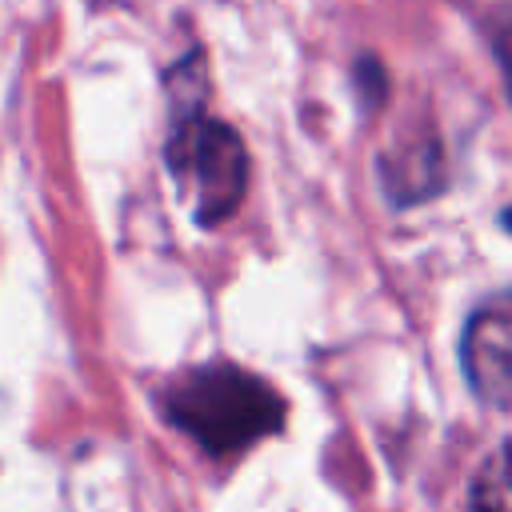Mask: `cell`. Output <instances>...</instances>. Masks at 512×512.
Segmentation results:
<instances>
[{
    "mask_svg": "<svg viewBox=\"0 0 512 512\" xmlns=\"http://www.w3.org/2000/svg\"><path fill=\"white\" fill-rule=\"evenodd\" d=\"M160 408L184 436H192L212 456L244 452L248 444L284 428L280 392L236 364L188 368L164 388Z\"/></svg>",
    "mask_w": 512,
    "mask_h": 512,
    "instance_id": "cell-1",
    "label": "cell"
},
{
    "mask_svg": "<svg viewBox=\"0 0 512 512\" xmlns=\"http://www.w3.org/2000/svg\"><path fill=\"white\" fill-rule=\"evenodd\" d=\"M464 512H512V440H504L480 464Z\"/></svg>",
    "mask_w": 512,
    "mask_h": 512,
    "instance_id": "cell-4",
    "label": "cell"
},
{
    "mask_svg": "<svg viewBox=\"0 0 512 512\" xmlns=\"http://www.w3.org/2000/svg\"><path fill=\"white\" fill-rule=\"evenodd\" d=\"M496 56H500V68H504V84L512 92V16L504 20V28L496 36Z\"/></svg>",
    "mask_w": 512,
    "mask_h": 512,
    "instance_id": "cell-5",
    "label": "cell"
},
{
    "mask_svg": "<svg viewBox=\"0 0 512 512\" xmlns=\"http://www.w3.org/2000/svg\"><path fill=\"white\" fill-rule=\"evenodd\" d=\"M168 168L192 192L200 224L228 220L244 200V188H248L244 140L228 124L204 112H192L188 120L176 124L168 140Z\"/></svg>",
    "mask_w": 512,
    "mask_h": 512,
    "instance_id": "cell-2",
    "label": "cell"
},
{
    "mask_svg": "<svg viewBox=\"0 0 512 512\" xmlns=\"http://www.w3.org/2000/svg\"><path fill=\"white\" fill-rule=\"evenodd\" d=\"M504 224H508V228H512V208H508V212H504Z\"/></svg>",
    "mask_w": 512,
    "mask_h": 512,
    "instance_id": "cell-6",
    "label": "cell"
},
{
    "mask_svg": "<svg viewBox=\"0 0 512 512\" xmlns=\"http://www.w3.org/2000/svg\"><path fill=\"white\" fill-rule=\"evenodd\" d=\"M460 360L476 400L488 408H512V292L488 296L468 316Z\"/></svg>",
    "mask_w": 512,
    "mask_h": 512,
    "instance_id": "cell-3",
    "label": "cell"
}]
</instances>
